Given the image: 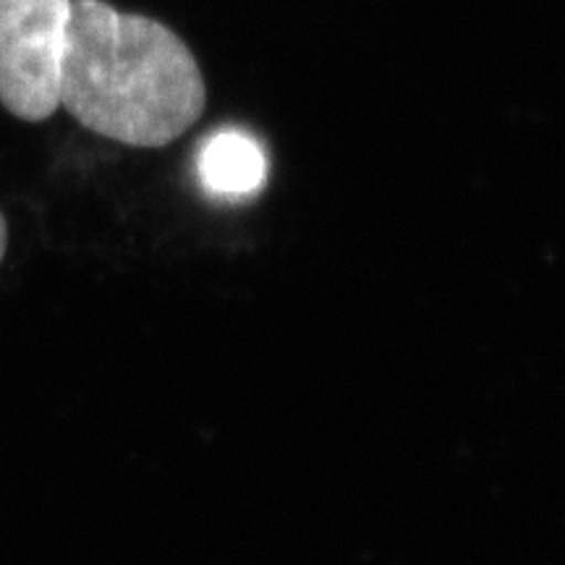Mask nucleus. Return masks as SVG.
Listing matches in <instances>:
<instances>
[{
    "label": "nucleus",
    "instance_id": "nucleus-1",
    "mask_svg": "<svg viewBox=\"0 0 565 565\" xmlns=\"http://www.w3.org/2000/svg\"><path fill=\"white\" fill-rule=\"evenodd\" d=\"M61 105L84 129L158 150L183 137L207 105V84L171 26L105 0H71Z\"/></svg>",
    "mask_w": 565,
    "mask_h": 565
},
{
    "label": "nucleus",
    "instance_id": "nucleus-2",
    "mask_svg": "<svg viewBox=\"0 0 565 565\" xmlns=\"http://www.w3.org/2000/svg\"><path fill=\"white\" fill-rule=\"evenodd\" d=\"M71 0H0V105L26 124L61 108Z\"/></svg>",
    "mask_w": 565,
    "mask_h": 565
},
{
    "label": "nucleus",
    "instance_id": "nucleus-3",
    "mask_svg": "<svg viewBox=\"0 0 565 565\" xmlns=\"http://www.w3.org/2000/svg\"><path fill=\"white\" fill-rule=\"evenodd\" d=\"M267 175L265 154L242 131H221L204 141L200 179L204 189L221 196H249L259 192Z\"/></svg>",
    "mask_w": 565,
    "mask_h": 565
},
{
    "label": "nucleus",
    "instance_id": "nucleus-4",
    "mask_svg": "<svg viewBox=\"0 0 565 565\" xmlns=\"http://www.w3.org/2000/svg\"><path fill=\"white\" fill-rule=\"evenodd\" d=\"M6 246H9V225H6L3 212H0V263L6 257Z\"/></svg>",
    "mask_w": 565,
    "mask_h": 565
}]
</instances>
